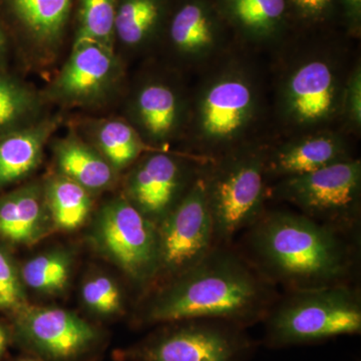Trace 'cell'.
<instances>
[{
    "label": "cell",
    "instance_id": "cell-1",
    "mask_svg": "<svg viewBox=\"0 0 361 361\" xmlns=\"http://www.w3.org/2000/svg\"><path fill=\"white\" fill-rule=\"evenodd\" d=\"M272 283L229 249L216 245L198 264L161 284L142 314L146 323L220 320L245 326L263 319Z\"/></svg>",
    "mask_w": 361,
    "mask_h": 361
},
{
    "label": "cell",
    "instance_id": "cell-2",
    "mask_svg": "<svg viewBox=\"0 0 361 361\" xmlns=\"http://www.w3.org/2000/svg\"><path fill=\"white\" fill-rule=\"evenodd\" d=\"M255 63L229 49L202 68L185 127L195 156L210 160L259 140L268 104Z\"/></svg>",
    "mask_w": 361,
    "mask_h": 361
},
{
    "label": "cell",
    "instance_id": "cell-3",
    "mask_svg": "<svg viewBox=\"0 0 361 361\" xmlns=\"http://www.w3.org/2000/svg\"><path fill=\"white\" fill-rule=\"evenodd\" d=\"M247 240L254 268L292 291L345 284L353 269V250L341 230L303 214L264 213Z\"/></svg>",
    "mask_w": 361,
    "mask_h": 361
},
{
    "label": "cell",
    "instance_id": "cell-4",
    "mask_svg": "<svg viewBox=\"0 0 361 361\" xmlns=\"http://www.w3.org/2000/svg\"><path fill=\"white\" fill-rule=\"evenodd\" d=\"M282 56L273 103L279 128L289 137L334 129L353 66L346 54L336 47H307Z\"/></svg>",
    "mask_w": 361,
    "mask_h": 361
},
{
    "label": "cell",
    "instance_id": "cell-5",
    "mask_svg": "<svg viewBox=\"0 0 361 361\" xmlns=\"http://www.w3.org/2000/svg\"><path fill=\"white\" fill-rule=\"evenodd\" d=\"M269 147L256 140L204 164L202 176L216 243L229 241L265 213Z\"/></svg>",
    "mask_w": 361,
    "mask_h": 361
},
{
    "label": "cell",
    "instance_id": "cell-6",
    "mask_svg": "<svg viewBox=\"0 0 361 361\" xmlns=\"http://www.w3.org/2000/svg\"><path fill=\"white\" fill-rule=\"evenodd\" d=\"M266 317L265 342L270 348L353 336L361 331L360 297L348 283L294 290Z\"/></svg>",
    "mask_w": 361,
    "mask_h": 361
},
{
    "label": "cell",
    "instance_id": "cell-7",
    "mask_svg": "<svg viewBox=\"0 0 361 361\" xmlns=\"http://www.w3.org/2000/svg\"><path fill=\"white\" fill-rule=\"evenodd\" d=\"M275 198L300 209L311 219L344 231L357 224L361 204V161L353 158L279 180Z\"/></svg>",
    "mask_w": 361,
    "mask_h": 361
},
{
    "label": "cell",
    "instance_id": "cell-8",
    "mask_svg": "<svg viewBox=\"0 0 361 361\" xmlns=\"http://www.w3.org/2000/svg\"><path fill=\"white\" fill-rule=\"evenodd\" d=\"M90 241L99 254L139 284L156 281L158 231L126 197L104 204L97 212Z\"/></svg>",
    "mask_w": 361,
    "mask_h": 361
},
{
    "label": "cell",
    "instance_id": "cell-9",
    "mask_svg": "<svg viewBox=\"0 0 361 361\" xmlns=\"http://www.w3.org/2000/svg\"><path fill=\"white\" fill-rule=\"evenodd\" d=\"M157 231L156 281L161 280V284L198 264L218 245L202 170L179 203L157 225Z\"/></svg>",
    "mask_w": 361,
    "mask_h": 361
},
{
    "label": "cell",
    "instance_id": "cell-10",
    "mask_svg": "<svg viewBox=\"0 0 361 361\" xmlns=\"http://www.w3.org/2000/svg\"><path fill=\"white\" fill-rule=\"evenodd\" d=\"M159 332L133 348V361H243L253 344L241 326L220 320L195 319Z\"/></svg>",
    "mask_w": 361,
    "mask_h": 361
},
{
    "label": "cell",
    "instance_id": "cell-11",
    "mask_svg": "<svg viewBox=\"0 0 361 361\" xmlns=\"http://www.w3.org/2000/svg\"><path fill=\"white\" fill-rule=\"evenodd\" d=\"M207 160L179 156L165 149L141 157L126 182V198L158 225L185 196Z\"/></svg>",
    "mask_w": 361,
    "mask_h": 361
},
{
    "label": "cell",
    "instance_id": "cell-12",
    "mask_svg": "<svg viewBox=\"0 0 361 361\" xmlns=\"http://www.w3.org/2000/svg\"><path fill=\"white\" fill-rule=\"evenodd\" d=\"M21 343L49 361H75L97 345L96 327L71 311L28 304L13 315Z\"/></svg>",
    "mask_w": 361,
    "mask_h": 361
},
{
    "label": "cell",
    "instance_id": "cell-13",
    "mask_svg": "<svg viewBox=\"0 0 361 361\" xmlns=\"http://www.w3.org/2000/svg\"><path fill=\"white\" fill-rule=\"evenodd\" d=\"M120 71L114 49L92 40H78L52 84L49 97L66 104L92 103L106 94Z\"/></svg>",
    "mask_w": 361,
    "mask_h": 361
},
{
    "label": "cell",
    "instance_id": "cell-14",
    "mask_svg": "<svg viewBox=\"0 0 361 361\" xmlns=\"http://www.w3.org/2000/svg\"><path fill=\"white\" fill-rule=\"evenodd\" d=\"M225 21L208 0H186L169 26V42L183 65L202 68L229 51Z\"/></svg>",
    "mask_w": 361,
    "mask_h": 361
},
{
    "label": "cell",
    "instance_id": "cell-15",
    "mask_svg": "<svg viewBox=\"0 0 361 361\" xmlns=\"http://www.w3.org/2000/svg\"><path fill=\"white\" fill-rule=\"evenodd\" d=\"M190 97L177 85L152 78L140 85L132 101V116L142 140L165 149L186 127Z\"/></svg>",
    "mask_w": 361,
    "mask_h": 361
},
{
    "label": "cell",
    "instance_id": "cell-16",
    "mask_svg": "<svg viewBox=\"0 0 361 361\" xmlns=\"http://www.w3.org/2000/svg\"><path fill=\"white\" fill-rule=\"evenodd\" d=\"M348 135L341 129L314 130L287 137L269 147L267 178L281 180L350 160L353 157Z\"/></svg>",
    "mask_w": 361,
    "mask_h": 361
},
{
    "label": "cell",
    "instance_id": "cell-17",
    "mask_svg": "<svg viewBox=\"0 0 361 361\" xmlns=\"http://www.w3.org/2000/svg\"><path fill=\"white\" fill-rule=\"evenodd\" d=\"M54 230L44 185L32 183L0 196V243L32 246Z\"/></svg>",
    "mask_w": 361,
    "mask_h": 361
},
{
    "label": "cell",
    "instance_id": "cell-18",
    "mask_svg": "<svg viewBox=\"0 0 361 361\" xmlns=\"http://www.w3.org/2000/svg\"><path fill=\"white\" fill-rule=\"evenodd\" d=\"M214 4L225 23L247 44L274 47L284 39L287 0H216Z\"/></svg>",
    "mask_w": 361,
    "mask_h": 361
},
{
    "label": "cell",
    "instance_id": "cell-19",
    "mask_svg": "<svg viewBox=\"0 0 361 361\" xmlns=\"http://www.w3.org/2000/svg\"><path fill=\"white\" fill-rule=\"evenodd\" d=\"M54 128L56 123L45 121L0 139V189L20 182L37 168Z\"/></svg>",
    "mask_w": 361,
    "mask_h": 361
},
{
    "label": "cell",
    "instance_id": "cell-20",
    "mask_svg": "<svg viewBox=\"0 0 361 361\" xmlns=\"http://www.w3.org/2000/svg\"><path fill=\"white\" fill-rule=\"evenodd\" d=\"M59 174L84 187L90 193L108 189L118 172L104 157L75 137L61 140L54 147Z\"/></svg>",
    "mask_w": 361,
    "mask_h": 361
},
{
    "label": "cell",
    "instance_id": "cell-21",
    "mask_svg": "<svg viewBox=\"0 0 361 361\" xmlns=\"http://www.w3.org/2000/svg\"><path fill=\"white\" fill-rule=\"evenodd\" d=\"M33 44L44 51L58 47L63 37L71 0H7Z\"/></svg>",
    "mask_w": 361,
    "mask_h": 361
},
{
    "label": "cell",
    "instance_id": "cell-22",
    "mask_svg": "<svg viewBox=\"0 0 361 361\" xmlns=\"http://www.w3.org/2000/svg\"><path fill=\"white\" fill-rule=\"evenodd\" d=\"M44 190L54 229L75 231L85 224L92 209L90 192L61 174L49 178Z\"/></svg>",
    "mask_w": 361,
    "mask_h": 361
},
{
    "label": "cell",
    "instance_id": "cell-23",
    "mask_svg": "<svg viewBox=\"0 0 361 361\" xmlns=\"http://www.w3.org/2000/svg\"><path fill=\"white\" fill-rule=\"evenodd\" d=\"M164 13V0H120L116 13L115 35L129 49L145 47L158 32Z\"/></svg>",
    "mask_w": 361,
    "mask_h": 361
},
{
    "label": "cell",
    "instance_id": "cell-24",
    "mask_svg": "<svg viewBox=\"0 0 361 361\" xmlns=\"http://www.w3.org/2000/svg\"><path fill=\"white\" fill-rule=\"evenodd\" d=\"M94 139L97 151L118 173L139 160L145 152L163 149L149 146L135 127L120 120L97 123Z\"/></svg>",
    "mask_w": 361,
    "mask_h": 361
},
{
    "label": "cell",
    "instance_id": "cell-25",
    "mask_svg": "<svg viewBox=\"0 0 361 361\" xmlns=\"http://www.w3.org/2000/svg\"><path fill=\"white\" fill-rule=\"evenodd\" d=\"M71 270V255L61 249L44 252L20 266V274L25 287L37 293L51 296L59 295L68 289Z\"/></svg>",
    "mask_w": 361,
    "mask_h": 361
},
{
    "label": "cell",
    "instance_id": "cell-26",
    "mask_svg": "<svg viewBox=\"0 0 361 361\" xmlns=\"http://www.w3.org/2000/svg\"><path fill=\"white\" fill-rule=\"evenodd\" d=\"M118 0H80L78 40H92L114 49Z\"/></svg>",
    "mask_w": 361,
    "mask_h": 361
},
{
    "label": "cell",
    "instance_id": "cell-27",
    "mask_svg": "<svg viewBox=\"0 0 361 361\" xmlns=\"http://www.w3.org/2000/svg\"><path fill=\"white\" fill-rule=\"evenodd\" d=\"M37 101L30 90L0 75V139L35 113Z\"/></svg>",
    "mask_w": 361,
    "mask_h": 361
},
{
    "label": "cell",
    "instance_id": "cell-28",
    "mask_svg": "<svg viewBox=\"0 0 361 361\" xmlns=\"http://www.w3.org/2000/svg\"><path fill=\"white\" fill-rule=\"evenodd\" d=\"M25 285L7 246L0 243V311L16 314L28 305Z\"/></svg>",
    "mask_w": 361,
    "mask_h": 361
},
{
    "label": "cell",
    "instance_id": "cell-29",
    "mask_svg": "<svg viewBox=\"0 0 361 361\" xmlns=\"http://www.w3.org/2000/svg\"><path fill=\"white\" fill-rule=\"evenodd\" d=\"M80 293L85 307L94 314L109 317L123 311L120 287L106 275H94L85 280Z\"/></svg>",
    "mask_w": 361,
    "mask_h": 361
},
{
    "label": "cell",
    "instance_id": "cell-30",
    "mask_svg": "<svg viewBox=\"0 0 361 361\" xmlns=\"http://www.w3.org/2000/svg\"><path fill=\"white\" fill-rule=\"evenodd\" d=\"M341 130L346 134L360 135L361 130V63H353L342 97Z\"/></svg>",
    "mask_w": 361,
    "mask_h": 361
},
{
    "label": "cell",
    "instance_id": "cell-31",
    "mask_svg": "<svg viewBox=\"0 0 361 361\" xmlns=\"http://www.w3.org/2000/svg\"><path fill=\"white\" fill-rule=\"evenodd\" d=\"M289 13L306 23H322L334 16L337 0H287Z\"/></svg>",
    "mask_w": 361,
    "mask_h": 361
},
{
    "label": "cell",
    "instance_id": "cell-32",
    "mask_svg": "<svg viewBox=\"0 0 361 361\" xmlns=\"http://www.w3.org/2000/svg\"><path fill=\"white\" fill-rule=\"evenodd\" d=\"M341 7L344 20L348 30L353 35L360 32L361 25V0H337Z\"/></svg>",
    "mask_w": 361,
    "mask_h": 361
},
{
    "label": "cell",
    "instance_id": "cell-33",
    "mask_svg": "<svg viewBox=\"0 0 361 361\" xmlns=\"http://www.w3.org/2000/svg\"><path fill=\"white\" fill-rule=\"evenodd\" d=\"M9 334L2 325H0V357L4 355L8 344Z\"/></svg>",
    "mask_w": 361,
    "mask_h": 361
},
{
    "label": "cell",
    "instance_id": "cell-34",
    "mask_svg": "<svg viewBox=\"0 0 361 361\" xmlns=\"http://www.w3.org/2000/svg\"><path fill=\"white\" fill-rule=\"evenodd\" d=\"M6 47V37H4V32L0 28V61L4 58Z\"/></svg>",
    "mask_w": 361,
    "mask_h": 361
},
{
    "label": "cell",
    "instance_id": "cell-35",
    "mask_svg": "<svg viewBox=\"0 0 361 361\" xmlns=\"http://www.w3.org/2000/svg\"><path fill=\"white\" fill-rule=\"evenodd\" d=\"M18 361H39V360H35V358H32V357H25V358H23V360H20Z\"/></svg>",
    "mask_w": 361,
    "mask_h": 361
}]
</instances>
